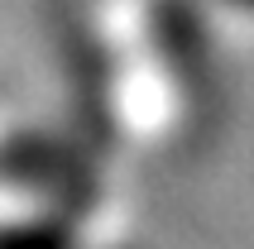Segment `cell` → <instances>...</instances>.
Instances as JSON below:
<instances>
[{
	"label": "cell",
	"instance_id": "6da1fadb",
	"mask_svg": "<svg viewBox=\"0 0 254 249\" xmlns=\"http://www.w3.org/2000/svg\"><path fill=\"white\" fill-rule=\"evenodd\" d=\"M0 249H58V235L48 225H19V230H0Z\"/></svg>",
	"mask_w": 254,
	"mask_h": 249
},
{
	"label": "cell",
	"instance_id": "7a4b0ae2",
	"mask_svg": "<svg viewBox=\"0 0 254 249\" xmlns=\"http://www.w3.org/2000/svg\"><path fill=\"white\" fill-rule=\"evenodd\" d=\"M230 5H240V10H254V0H230Z\"/></svg>",
	"mask_w": 254,
	"mask_h": 249
}]
</instances>
